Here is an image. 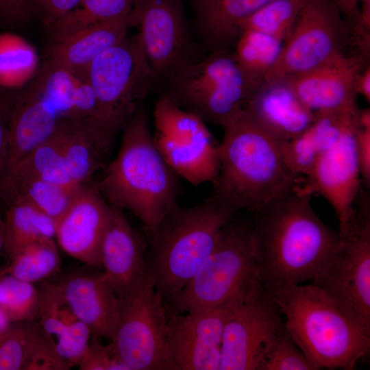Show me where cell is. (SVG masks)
I'll use <instances>...</instances> for the list:
<instances>
[{
	"label": "cell",
	"instance_id": "1",
	"mask_svg": "<svg viewBox=\"0 0 370 370\" xmlns=\"http://www.w3.org/2000/svg\"><path fill=\"white\" fill-rule=\"evenodd\" d=\"M311 195L295 184L260 211L251 227L250 242L258 278L271 294L313 280L340 241L338 233L315 213Z\"/></svg>",
	"mask_w": 370,
	"mask_h": 370
},
{
	"label": "cell",
	"instance_id": "2",
	"mask_svg": "<svg viewBox=\"0 0 370 370\" xmlns=\"http://www.w3.org/2000/svg\"><path fill=\"white\" fill-rule=\"evenodd\" d=\"M122 129L119 152L97 187L110 205L132 212L149 232L177 204L178 175L154 143L145 107L139 105Z\"/></svg>",
	"mask_w": 370,
	"mask_h": 370
},
{
	"label": "cell",
	"instance_id": "3",
	"mask_svg": "<svg viewBox=\"0 0 370 370\" xmlns=\"http://www.w3.org/2000/svg\"><path fill=\"white\" fill-rule=\"evenodd\" d=\"M239 208L213 190L199 204H176L148 232L149 276L164 304L188 283L212 251L223 227Z\"/></svg>",
	"mask_w": 370,
	"mask_h": 370
},
{
	"label": "cell",
	"instance_id": "4",
	"mask_svg": "<svg viewBox=\"0 0 370 370\" xmlns=\"http://www.w3.org/2000/svg\"><path fill=\"white\" fill-rule=\"evenodd\" d=\"M222 127L220 169L213 190L240 210L258 213L297 184L298 176L284 162L283 143L244 109Z\"/></svg>",
	"mask_w": 370,
	"mask_h": 370
},
{
	"label": "cell",
	"instance_id": "5",
	"mask_svg": "<svg viewBox=\"0 0 370 370\" xmlns=\"http://www.w3.org/2000/svg\"><path fill=\"white\" fill-rule=\"evenodd\" d=\"M271 295L312 370H353L369 356L370 338L315 284L286 286Z\"/></svg>",
	"mask_w": 370,
	"mask_h": 370
},
{
	"label": "cell",
	"instance_id": "6",
	"mask_svg": "<svg viewBox=\"0 0 370 370\" xmlns=\"http://www.w3.org/2000/svg\"><path fill=\"white\" fill-rule=\"evenodd\" d=\"M235 218L223 227L192 279L165 304L168 312L234 308L261 288L251 247L252 226Z\"/></svg>",
	"mask_w": 370,
	"mask_h": 370
},
{
	"label": "cell",
	"instance_id": "7",
	"mask_svg": "<svg viewBox=\"0 0 370 370\" xmlns=\"http://www.w3.org/2000/svg\"><path fill=\"white\" fill-rule=\"evenodd\" d=\"M162 82V95L204 122L221 127L244 109L256 91L241 71L233 49L199 56Z\"/></svg>",
	"mask_w": 370,
	"mask_h": 370
},
{
	"label": "cell",
	"instance_id": "8",
	"mask_svg": "<svg viewBox=\"0 0 370 370\" xmlns=\"http://www.w3.org/2000/svg\"><path fill=\"white\" fill-rule=\"evenodd\" d=\"M97 104V127L114 145L127 119L155 85L138 34H127L99 54L86 69Z\"/></svg>",
	"mask_w": 370,
	"mask_h": 370
},
{
	"label": "cell",
	"instance_id": "9",
	"mask_svg": "<svg viewBox=\"0 0 370 370\" xmlns=\"http://www.w3.org/2000/svg\"><path fill=\"white\" fill-rule=\"evenodd\" d=\"M350 42V28L332 0H307L262 84L312 70L345 53Z\"/></svg>",
	"mask_w": 370,
	"mask_h": 370
},
{
	"label": "cell",
	"instance_id": "10",
	"mask_svg": "<svg viewBox=\"0 0 370 370\" xmlns=\"http://www.w3.org/2000/svg\"><path fill=\"white\" fill-rule=\"evenodd\" d=\"M154 143L181 177L197 186L214 183L220 169L219 144L206 122L162 95L153 109Z\"/></svg>",
	"mask_w": 370,
	"mask_h": 370
},
{
	"label": "cell",
	"instance_id": "11",
	"mask_svg": "<svg viewBox=\"0 0 370 370\" xmlns=\"http://www.w3.org/2000/svg\"><path fill=\"white\" fill-rule=\"evenodd\" d=\"M359 229L340 238L328 262L312 280L370 338V211L356 212Z\"/></svg>",
	"mask_w": 370,
	"mask_h": 370
},
{
	"label": "cell",
	"instance_id": "12",
	"mask_svg": "<svg viewBox=\"0 0 370 370\" xmlns=\"http://www.w3.org/2000/svg\"><path fill=\"white\" fill-rule=\"evenodd\" d=\"M111 343L130 370H164L166 308L149 277L119 298Z\"/></svg>",
	"mask_w": 370,
	"mask_h": 370
},
{
	"label": "cell",
	"instance_id": "13",
	"mask_svg": "<svg viewBox=\"0 0 370 370\" xmlns=\"http://www.w3.org/2000/svg\"><path fill=\"white\" fill-rule=\"evenodd\" d=\"M133 25L151 66L155 85L199 56L182 0H135Z\"/></svg>",
	"mask_w": 370,
	"mask_h": 370
},
{
	"label": "cell",
	"instance_id": "14",
	"mask_svg": "<svg viewBox=\"0 0 370 370\" xmlns=\"http://www.w3.org/2000/svg\"><path fill=\"white\" fill-rule=\"evenodd\" d=\"M355 124L318 159L306 175L303 186L311 194L322 196L334 210L338 221V234L344 238L359 228L355 204L361 188Z\"/></svg>",
	"mask_w": 370,
	"mask_h": 370
},
{
	"label": "cell",
	"instance_id": "15",
	"mask_svg": "<svg viewBox=\"0 0 370 370\" xmlns=\"http://www.w3.org/2000/svg\"><path fill=\"white\" fill-rule=\"evenodd\" d=\"M284 322L273 295L261 286L232 309L223 329L219 370H256L266 346Z\"/></svg>",
	"mask_w": 370,
	"mask_h": 370
},
{
	"label": "cell",
	"instance_id": "16",
	"mask_svg": "<svg viewBox=\"0 0 370 370\" xmlns=\"http://www.w3.org/2000/svg\"><path fill=\"white\" fill-rule=\"evenodd\" d=\"M232 309L166 311L164 370H219L223 329Z\"/></svg>",
	"mask_w": 370,
	"mask_h": 370
},
{
	"label": "cell",
	"instance_id": "17",
	"mask_svg": "<svg viewBox=\"0 0 370 370\" xmlns=\"http://www.w3.org/2000/svg\"><path fill=\"white\" fill-rule=\"evenodd\" d=\"M110 214V205L97 186L82 184L56 223L60 248L90 267H102L101 245Z\"/></svg>",
	"mask_w": 370,
	"mask_h": 370
},
{
	"label": "cell",
	"instance_id": "18",
	"mask_svg": "<svg viewBox=\"0 0 370 370\" xmlns=\"http://www.w3.org/2000/svg\"><path fill=\"white\" fill-rule=\"evenodd\" d=\"M356 53H343L306 73L285 79L300 100L314 114L358 108L355 82L369 63Z\"/></svg>",
	"mask_w": 370,
	"mask_h": 370
},
{
	"label": "cell",
	"instance_id": "19",
	"mask_svg": "<svg viewBox=\"0 0 370 370\" xmlns=\"http://www.w3.org/2000/svg\"><path fill=\"white\" fill-rule=\"evenodd\" d=\"M101 254L103 273L119 298L149 277L142 238L123 210L112 205Z\"/></svg>",
	"mask_w": 370,
	"mask_h": 370
},
{
	"label": "cell",
	"instance_id": "20",
	"mask_svg": "<svg viewBox=\"0 0 370 370\" xmlns=\"http://www.w3.org/2000/svg\"><path fill=\"white\" fill-rule=\"evenodd\" d=\"M76 317L91 333L110 341L119 316V298L103 272L75 273L58 283Z\"/></svg>",
	"mask_w": 370,
	"mask_h": 370
},
{
	"label": "cell",
	"instance_id": "21",
	"mask_svg": "<svg viewBox=\"0 0 370 370\" xmlns=\"http://www.w3.org/2000/svg\"><path fill=\"white\" fill-rule=\"evenodd\" d=\"M244 110L282 143L301 134L315 117L286 79L262 84Z\"/></svg>",
	"mask_w": 370,
	"mask_h": 370
},
{
	"label": "cell",
	"instance_id": "22",
	"mask_svg": "<svg viewBox=\"0 0 370 370\" xmlns=\"http://www.w3.org/2000/svg\"><path fill=\"white\" fill-rule=\"evenodd\" d=\"M63 120L36 87L16 97L8 115L5 172L49 139Z\"/></svg>",
	"mask_w": 370,
	"mask_h": 370
},
{
	"label": "cell",
	"instance_id": "23",
	"mask_svg": "<svg viewBox=\"0 0 370 370\" xmlns=\"http://www.w3.org/2000/svg\"><path fill=\"white\" fill-rule=\"evenodd\" d=\"M271 0H190L193 34L207 53L232 49L241 23Z\"/></svg>",
	"mask_w": 370,
	"mask_h": 370
},
{
	"label": "cell",
	"instance_id": "24",
	"mask_svg": "<svg viewBox=\"0 0 370 370\" xmlns=\"http://www.w3.org/2000/svg\"><path fill=\"white\" fill-rule=\"evenodd\" d=\"M35 87L61 119L85 121L101 135L96 98L84 76L48 60L39 71Z\"/></svg>",
	"mask_w": 370,
	"mask_h": 370
},
{
	"label": "cell",
	"instance_id": "25",
	"mask_svg": "<svg viewBox=\"0 0 370 370\" xmlns=\"http://www.w3.org/2000/svg\"><path fill=\"white\" fill-rule=\"evenodd\" d=\"M133 25L127 16L94 25L54 41L49 60L84 76L90 63L102 52L121 40Z\"/></svg>",
	"mask_w": 370,
	"mask_h": 370
},
{
	"label": "cell",
	"instance_id": "26",
	"mask_svg": "<svg viewBox=\"0 0 370 370\" xmlns=\"http://www.w3.org/2000/svg\"><path fill=\"white\" fill-rule=\"evenodd\" d=\"M355 122L353 110L316 113L307 129L282 145L286 164L297 176L307 175L320 156Z\"/></svg>",
	"mask_w": 370,
	"mask_h": 370
},
{
	"label": "cell",
	"instance_id": "27",
	"mask_svg": "<svg viewBox=\"0 0 370 370\" xmlns=\"http://www.w3.org/2000/svg\"><path fill=\"white\" fill-rule=\"evenodd\" d=\"M113 146L87 123L64 121V160L66 170L74 183L86 184L105 166Z\"/></svg>",
	"mask_w": 370,
	"mask_h": 370
},
{
	"label": "cell",
	"instance_id": "28",
	"mask_svg": "<svg viewBox=\"0 0 370 370\" xmlns=\"http://www.w3.org/2000/svg\"><path fill=\"white\" fill-rule=\"evenodd\" d=\"M81 186L69 188L36 177L3 174L0 177V198L4 206L14 201L27 202L56 224Z\"/></svg>",
	"mask_w": 370,
	"mask_h": 370
},
{
	"label": "cell",
	"instance_id": "29",
	"mask_svg": "<svg viewBox=\"0 0 370 370\" xmlns=\"http://www.w3.org/2000/svg\"><path fill=\"white\" fill-rule=\"evenodd\" d=\"M64 121L49 139L3 174L36 177L69 188L81 186L73 182L66 170L64 160Z\"/></svg>",
	"mask_w": 370,
	"mask_h": 370
},
{
	"label": "cell",
	"instance_id": "30",
	"mask_svg": "<svg viewBox=\"0 0 370 370\" xmlns=\"http://www.w3.org/2000/svg\"><path fill=\"white\" fill-rule=\"evenodd\" d=\"M5 207L3 247L10 260L29 243L55 236V222L32 204L14 201Z\"/></svg>",
	"mask_w": 370,
	"mask_h": 370
},
{
	"label": "cell",
	"instance_id": "31",
	"mask_svg": "<svg viewBox=\"0 0 370 370\" xmlns=\"http://www.w3.org/2000/svg\"><path fill=\"white\" fill-rule=\"evenodd\" d=\"M283 41L253 30L243 32L233 51L237 62L251 86L257 90L276 62Z\"/></svg>",
	"mask_w": 370,
	"mask_h": 370
},
{
	"label": "cell",
	"instance_id": "32",
	"mask_svg": "<svg viewBox=\"0 0 370 370\" xmlns=\"http://www.w3.org/2000/svg\"><path fill=\"white\" fill-rule=\"evenodd\" d=\"M135 0H81L72 10L48 25L54 41L84 28L131 13Z\"/></svg>",
	"mask_w": 370,
	"mask_h": 370
},
{
	"label": "cell",
	"instance_id": "33",
	"mask_svg": "<svg viewBox=\"0 0 370 370\" xmlns=\"http://www.w3.org/2000/svg\"><path fill=\"white\" fill-rule=\"evenodd\" d=\"M38 55L34 47L12 33L0 34V86L17 88L36 73Z\"/></svg>",
	"mask_w": 370,
	"mask_h": 370
},
{
	"label": "cell",
	"instance_id": "34",
	"mask_svg": "<svg viewBox=\"0 0 370 370\" xmlns=\"http://www.w3.org/2000/svg\"><path fill=\"white\" fill-rule=\"evenodd\" d=\"M60 263V256L53 238H42L21 249L0 273L34 284L53 273Z\"/></svg>",
	"mask_w": 370,
	"mask_h": 370
},
{
	"label": "cell",
	"instance_id": "35",
	"mask_svg": "<svg viewBox=\"0 0 370 370\" xmlns=\"http://www.w3.org/2000/svg\"><path fill=\"white\" fill-rule=\"evenodd\" d=\"M306 1L271 0L241 23L240 32L253 30L284 42L290 34Z\"/></svg>",
	"mask_w": 370,
	"mask_h": 370
},
{
	"label": "cell",
	"instance_id": "36",
	"mask_svg": "<svg viewBox=\"0 0 370 370\" xmlns=\"http://www.w3.org/2000/svg\"><path fill=\"white\" fill-rule=\"evenodd\" d=\"M37 288L39 306L36 321L56 344L78 319L67 304L58 284L42 282Z\"/></svg>",
	"mask_w": 370,
	"mask_h": 370
},
{
	"label": "cell",
	"instance_id": "37",
	"mask_svg": "<svg viewBox=\"0 0 370 370\" xmlns=\"http://www.w3.org/2000/svg\"><path fill=\"white\" fill-rule=\"evenodd\" d=\"M40 332L36 320L11 323L1 333L0 370H23Z\"/></svg>",
	"mask_w": 370,
	"mask_h": 370
},
{
	"label": "cell",
	"instance_id": "38",
	"mask_svg": "<svg viewBox=\"0 0 370 370\" xmlns=\"http://www.w3.org/2000/svg\"><path fill=\"white\" fill-rule=\"evenodd\" d=\"M38 306V288L32 283L0 273V309L11 323L36 320Z\"/></svg>",
	"mask_w": 370,
	"mask_h": 370
},
{
	"label": "cell",
	"instance_id": "39",
	"mask_svg": "<svg viewBox=\"0 0 370 370\" xmlns=\"http://www.w3.org/2000/svg\"><path fill=\"white\" fill-rule=\"evenodd\" d=\"M256 370H312L308 360L296 345L285 323L269 341Z\"/></svg>",
	"mask_w": 370,
	"mask_h": 370
},
{
	"label": "cell",
	"instance_id": "40",
	"mask_svg": "<svg viewBox=\"0 0 370 370\" xmlns=\"http://www.w3.org/2000/svg\"><path fill=\"white\" fill-rule=\"evenodd\" d=\"M101 337L91 334L87 349L77 365L81 370H130L110 342L104 345Z\"/></svg>",
	"mask_w": 370,
	"mask_h": 370
},
{
	"label": "cell",
	"instance_id": "41",
	"mask_svg": "<svg viewBox=\"0 0 370 370\" xmlns=\"http://www.w3.org/2000/svg\"><path fill=\"white\" fill-rule=\"evenodd\" d=\"M70 368L71 365L59 354L55 343L41 329L23 370H67Z\"/></svg>",
	"mask_w": 370,
	"mask_h": 370
},
{
	"label": "cell",
	"instance_id": "42",
	"mask_svg": "<svg viewBox=\"0 0 370 370\" xmlns=\"http://www.w3.org/2000/svg\"><path fill=\"white\" fill-rule=\"evenodd\" d=\"M32 10H36L47 27L74 8L81 0H31Z\"/></svg>",
	"mask_w": 370,
	"mask_h": 370
},
{
	"label": "cell",
	"instance_id": "43",
	"mask_svg": "<svg viewBox=\"0 0 370 370\" xmlns=\"http://www.w3.org/2000/svg\"><path fill=\"white\" fill-rule=\"evenodd\" d=\"M356 149L362 181L370 185V125H359L355 132Z\"/></svg>",
	"mask_w": 370,
	"mask_h": 370
},
{
	"label": "cell",
	"instance_id": "44",
	"mask_svg": "<svg viewBox=\"0 0 370 370\" xmlns=\"http://www.w3.org/2000/svg\"><path fill=\"white\" fill-rule=\"evenodd\" d=\"M32 11L31 0H0V16L8 23L23 21Z\"/></svg>",
	"mask_w": 370,
	"mask_h": 370
},
{
	"label": "cell",
	"instance_id": "45",
	"mask_svg": "<svg viewBox=\"0 0 370 370\" xmlns=\"http://www.w3.org/2000/svg\"><path fill=\"white\" fill-rule=\"evenodd\" d=\"M339 8L341 12L350 29L358 27L360 23V12L358 0H332Z\"/></svg>",
	"mask_w": 370,
	"mask_h": 370
},
{
	"label": "cell",
	"instance_id": "46",
	"mask_svg": "<svg viewBox=\"0 0 370 370\" xmlns=\"http://www.w3.org/2000/svg\"><path fill=\"white\" fill-rule=\"evenodd\" d=\"M6 104L0 94V177L5 170L8 146V121Z\"/></svg>",
	"mask_w": 370,
	"mask_h": 370
},
{
	"label": "cell",
	"instance_id": "47",
	"mask_svg": "<svg viewBox=\"0 0 370 370\" xmlns=\"http://www.w3.org/2000/svg\"><path fill=\"white\" fill-rule=\"evenodd\" d=\"M355 89L357 95H360L367 101H370V66L367 64L357 75Z\"/></svg>",
	"mask_w": 370,
	"mask_h": 370
},
{
	"label": "cell",
	"instance_id": "48",
	"mask_svg": "<svg viewBox=\"0 0 370 370\" xmlns=\"http://www.w3.org/2000/svg\"><path fill=\"white\" fill-rule=\"evenodd\" d=\"M11 322L5 314L0 309V333L5 331L10 325Z\"/></svg>",
	"mask_w": 370,
	"mask_h": 370
},
{
	"label": "cell",
	"instance_id": "49",
	"mask_svg": "<svg viewBox=\"0 0 370 370\" xmlns=\"http://www.w3.org/2000/svg\"><path fill=\"white\" fill-rule=\"evenodd\" d=\"M5 236V221L4 217L0 215V249L3 247Z\"/></svg>",
	"mask_w": 370,
	"mask_h": 370
},
{
	"label": "cell",
	"instance_id": "50",
	"mask_svg": "<svg viewBox=\"0 0 370 370\" xmlns=\"http://www.w3.org/2000/svg\"><path fill=\"white\" fill-rule=\"evenodd\" d=\"M3 207H4V204H3L2 200H1V198H0V211L1 210V209L3 208Z\"/></svg>",
	"mask_w": 370,
	"mask_h": 370
},
{
	"label": "cell",
	"instance_id": "51",
	"mask_svg": "<svg viewBox=\"0 0 370 370\" xmlns=\"http://www.w3.org/2000/svg\"><path fill=\"white\" fill-rule=\"evenodd\" d=\"M1 333H0V342H1Z\"/></svg>",
	"mask_w": 370,
	"mask_h": 370
}]
</instances>
